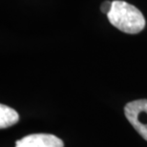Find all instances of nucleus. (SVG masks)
Returning <instances> with one entry per match:
<instances>
[{
	"label": "nucleus",
	"instance_id": "obj_4",
	"mask_svg": "<svg viewBox=\"0 0 147 147\" xmlns=\"http://www.w3.org/2000/svg\"><path fill=\"white\" fill-rule=\"evenodd\" d=\"M19 120L18 113L7 105H0V128L4 129L16 124Z\"/></svg>",
	"mask_w": 147,
	"mask_h": 147
},
{
	"label": "nucleus",
	"instance_id": "obj_3",
	"mask_svg": "<svg viewBox=\"0 0 147 147\" xmlns=\"http://www.w3.org/2000/svg\"><path fill=\"white\" fill-rule=\"evenodd\" d=\"M16 147H64V143L52 134H32L16 140Z\"/></svg>",
	"mask_w": 147,
	"mask_h": 147
},
{
	"label": "nucleus",
	"instance_id": "obj_2",
	"mask_svg": "<svg viewBox=\"0 0 147 147\" xmlns=\"http://www.w3.org/2000/svg\"><path fill=\"white\" fill-rule=\"evenodd\" d=\"M124 113L131 125L147 140V99L130 101L126 104Z\"/></svg>",
	"mask_w": 147,
	"mask_h": 147
},
{
	"label": "nucleus",
	"instance_id": "obj_5",
	"mask_svg": "<svg viewBox=\"0 0 147 147\" xmlns=\"http://www.w3.org/2000/svg\"><path fill=\"white\" fill-rule=\"evenodd\" d=\"M112 4H113V1H110V0H106V1L102 2L100 5V11L107 16L112 9Z\"/></svg>",
	"mask_w": 147,
	"mask_h": 147
},
{
	"label": "nucleus",
	"instance_id": "obj_1",
	"mask_svg": "<svg viewBox=\"0 0 147 147\" xmlns=\"http://www.w3.org/2000/svg\"><path fill=\"white\" fill-rule=\"evenodd\" d=\"M108 20L114 27L126 34H136L145 27V18L139 9L122 0H115Z\"/></svg>",
	"mask_w": 147,
	"mask_h": 147
}]
</instances>
